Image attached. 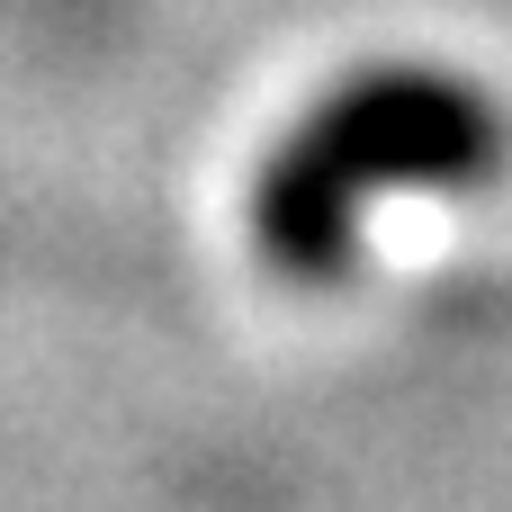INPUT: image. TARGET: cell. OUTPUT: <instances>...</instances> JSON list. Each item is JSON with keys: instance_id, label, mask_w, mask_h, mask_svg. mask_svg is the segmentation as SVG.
<instances>
[{"instance_id": "cell-1", "label": "cell", "mask_w": 512, "mask_h": 512, "mask_svg": "<svg viewBox=\"0 0 512 512\" xmlns=\"http://www.w3.org/2000/svg\"><path fill=\"white\" fill-rule=\"evenodd\" d=\"M512 126L495 90L459 81L450 63H369L333 81L252 171L243 234L252 261L288 288L351 279L378 198H459L504 180Z\"/></svg>"}]
</instances>
